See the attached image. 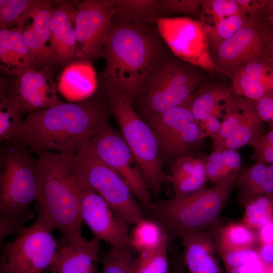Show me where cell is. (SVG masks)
<instances>
[{
    "label": "cell",
    "mask_w": 273,
    "mask_h": 273,
    "mask_svg": "<svg viewBox=\"0 0 273 273\" xmlns=\"http://www.w3.org/2000/svg\"><path fill=\"white\" fill-rule=\"evenodd\" d=\"M261 19L273 26V0H265V5Z\"/></svg>",
    "instance_id": "49"
},
{
    "label": "cell",
    "mask_w": 273,
    "mask_h": 273,
    "mask_svg": "<svg viewBox=\"0 0 273 273\" xmlns=\"http://www.w3.org/2000/svg\"><path fill=\"white\" fill-rule=\"evenodd\" d=\"M1 151L0 173V240L19 234L33 214L30 206L37 202L40 183L37 159L14 140Z\"/></svg>",
    "instance_id": "4"
},
{
    "label": "cell",
    "mask_w": 273,
    "mask_h": 273,
    "mask_svg": "<svg viewBox=\"0 0 273 273\" xmlns=\"http://www.w3.org/2000/svg\"><path fill=\"white\" fill-rule=\"evenodd\" d=\"M257 114L262 122H270L273 118V96L254 101Z\"/></svg>",
    "instance_id": "43"
},
{
    "label": "cell",
    "mask_w": 273,
    "mask_h": 273,
    "mask_svg": "<svg viewBox=\"0 0 273 273\" xmlns=\"http://www.w3.org/2000/svg\"><path fill=\"white\" fill-rule=\"evenodd\" d=\"M256 248L263 262L266 265L273 267V245H258Z\"/></svg>",
    "instance_id": "47"
},
{
    "label": "cell",
    "mask_w": 273,
    "mask_h": 273,
    "mask_svg": "<svg viewBox=\"0 0 273 273\" xmlns=\"http://www.w3.org/2000/svg\"><path fill=\"white\" fill-rule=\"evenodd\" d=\"M78 190L82 222L96 237L112 248L130 246L127 223L97 193L84 181L72 163Z\"/></svg>",
    "instance_id": "15"
},
{
    "label": "cell",
    "mask_w": 273,
    "mask_h": 273,
    "mask_svg": "<svg viewBox=\"0 0 273 273\" xmlns=\"http://www.w3.org/2000/svg\"><path fill=\"white\" fill-rule=\"evenodd\" d=\"M202 0H159L156 18L178 14L200 17Z\"/></svg>",
    "instance_id": "36"
},
{
    "label": "cell",
    "mask_w": 273,
    "mask_h": 273,
    "mask_svg": "<svg viewBox=\"0 0 273 273\" xmlns=\"http://www.w3.org/2000/svg\"><path fill=\"white\" fill-rule=\"evenodd\" d=\"M0 273H12L4 256L2 254L0 259Z\"/></svg>",
    "instance_id": "50"
},
{
    "label": "cell",
    "mask_w": 273,
    "mask_h": 273,
    "mask_svg": "<svg viewBox=\"0 0 273 273\" xmlns=\"http://www.w3.org/2000/svg\"><path fill=\"white\" fill-rule=\"evenodd\" d=\"M218 253L226 270L260 259L256 248L218 250Z\"/></svg>",
    "instance_id": "39"
},
{
    "label": "cell",
    "mask_w": 273,
    "mask_h": 273,
    "mask_svg": "<svg viewBox=\"0 0 273 273\" xmlns=\"http://www.w3.org/2000/svg\"><path fill=\"white\" fill-rule=\"evenodd\" d=\"M57 85L59 93L69 102H78L96 93L98 79L92 64L74 61L65 66Z\"/></svg>",
    "instance_id": "20"
},
{
    "label": "cell",
    "mask_w": 273,
    "mask_h": 273,
    "mask_svg": "<svg viewBox=\"0 0 273 273\" xmlns=\"http://www.w3.org/2000/svg\"><path fill=\"white\" fill-rule=\"evenodd\" d=\"M273 146V129L268 132L262 134L251 146L253 151L262 150Z\"/></svg>",
    "instance_id": "48"
},
{
    "label": "cell",
    "mask_w": 273,
    "mask_h": 273,
    "mask_svg": "<svg viewBox=\"0 0 273 273\" xmlns=\"http://www.w3.org/2000/svg\"><path fill=\"white\" fill-rule=\"evenodd\" d=\"M159 0H114L115 15L141 24L155 23Z\"/></svg>",
    "instance_id": "28"
},
{
    "label": "cell",
    "mask_w": 273,
    "mask_h": 273,
    "mask_svg": "<svg viewBox=\"0 0 273 273\" xmlns=\"http://www.w3.org/2000/svg\"><path fill=\"white\" fill-rule=\"evenodd\" d=\"M167 46L155 23L141 25L114 15L104 47L106 64L97 93L109 98L120 93L133 102L144 79Z\"/></svg>",
    "instance_id": "2"
},
{
    "label": "cell",
    "mask_w": 273,
    "mask_h": 273,
    "mask_svg": "<svg viewBox=\"0 0 273 273\" xmlns=\"http://www.w3.org/2000/svg\"><path fill=\"white\" fill-rule=\"evenodd\" d=\"M173 187V198H182L205 188L208 180L202 161L193 155L180 157L172 162L167 177Z\"/></svg>",
    "instance_id": "21"
},
{
    "label": "cell",
    "mask_w": 273,
    "mask_h": 273,
    "mask_svg": "<svg viewBox=\"0 0 273 273\" xmlns=\"http://www.w3.org/2000/svg\"><path fill=\"white\" fill-rule=\"evenodd\" d=\"M271 57L273 58V45L272 48V51H271Z\"/></svg>",
    "instance_id": "53"
},
{
    "label": "cell",
    "mask_w": 273,
    "mask_h": 273,
    "mask_svg": "<svg viewBox=\"0 0 273 273\" xmlns=\"http://www.w3.org/2000/svg\"><path fill=\"white\" fill-rule=\"evenodd\" d=\"M75 9L72 2L57 1L50 20L51 46L61 66L73 61L76 44Z\"/></svg>",
    "instance_id": "19"
},
{
    "label": "cell",
    "mask_w": 273,
    "mask_h": 273,
    "mask_svg": "<svg viewBox=\"0 0 273 273\" xmlns=\"http://www.w3.org/2000/svg\"><path fill=\"white\" fill-rule=\"evenodd\" d=\"M234 94L256 101L273 96V58L260 57L246 63L230 75Z\"/></svg>",
    "instance_id": "16"
},
{
    "label": "cell",
    "mask_w": 273,
    "mask_h": 273,
    "mask_svg": "<svg viewBox=\"0 0 273 273\" xmlns=\"http://www.w3.org/2000/svg\"><path fill=\"white\" fill-rule=\"evenodd\" d=\"M265 264L261 259L226 270V273H264Z\"/></svg>",
    "instance_id": "44"
},
{
    "label": "cell",
    "mask_w": 273,
    "mask_h": 273,
    "mask_svg": "<svg viewBox=\"0 0 273 273\" xmlns=\"http://www.w3.org/2000/svg\"><path fill=\"white\" fill-rule=\"evenodd\" d=\"M273 26L263 19H250L231 37L211 54L216 68L230 75L243 64L262 57H270Z\"/></svg>",
    "instance_id": "11"
},
{
    "label": "cell",
    "mask_w": 273,
    "mask_h": 273,
    "mask_svg": "<svg viewBox=\"0 0 273 273\" xmlns=\"http://www.w3.org/2000/svg\"><path fill=\"white\" fill-rule=\"evenodd\" d=\"M168 241L166 234L156 222L143 218L130 234V245L138 253L151 252Z\"/></svg>",
    "instance_id": "27"
},
{
    "label": "cell",
    "mask_w": 273,
    "mask_h": 273,
    "mask_svg": "<svg viewBox=\"0 0 273 273\" xmlns=\"http://www.w3.org/2000/svg\"><path fill=\"white\" fill-rule=\"evenodd\" d=\"M154 22L165 43L176 57L199 68L219 71L210 54L201 21L189 17H175L156 18Z\"/></svg>",
    "instance_id": "13"
},
{
    "label": "cell",
    "mask_w": 273,
    "mask_h": 273,
    "mask_svg": "<svg viewBox=\"0 0 273 273\" xmlns=\"http://www.w3.org/2000/svg\"><path fill=\"white\" fill-rule=\"evenodd\" d=\"M190 99V97L184 103L168 109L147 121L156 136L159 148L187 124L195 120Z\"/></svg>",
    "instance_id": "25"
},
{
    "label": "cell",
    "mask_w": 273,
    "mask_h": 273,
    "mask_svg": "<svg viewBox=\"0 0 273 273\" xmlns=\"http://www.w3.org/2000/svg\"><path fill=\"white\" fill-rule=\"evenodd\" d=\"M270 122H271V123H272V125H273V118H272V119H271Z\"/></svg>",
    "instance_id": "54"
},
{
    "label": "cell",
    "mask_w": 273,
    "mask_h": 273,
    "mask_svg": "<svg viewBox=\"0 0 273 273\" xmlns=\"http://www.w3.org/2000/svg\"><path fill=\"white\" fill-rule=\"evenodd\" d=\"M200 142V126L194 120L170 138L160 150L162 156L173 161L185 155H193L192 150Z\"/></svg>",
    "instance_id": "29"
},
{
    "label": "cell",
    "mask_w": 273,
    "mask_h": 273,
    "mask_svg": "<svg viewBox=\"0 0 273 273\" xmlns=\"http://www.w3.org/2000/svg\"><path fill=\"white\" fill-rule=\"evenodd\" d=\"M256 113L254 101L233 93L223 108L221 129L211 138L213 151Z\"/></svg>",
    "instance_id": "24"
},
{
    "label": "cell",
    "mask_w": 273,
    "mask_h": 273,
    "mask_svg": "<svg viewBox=\"0 0 273 273\" xmlns=\"http://www.w3.org/2000/svg\"><path fill=\"white\" fill-rule=\"evenodd\" d=\"M257 245H273V220L268 221L255 230Z\"/></svg>",
    "instance_id": "45"
},
{
    "label": "cell",
    "mask_w": 273,
    "mask_h": 273,
    "mask_svg": "<svg viewBox=\"0 0 273 273\" xmlns=\"http://www.w3.org/2000/svg\"><path fill=\"white\" fill-rule=\"evenodd\" d=\"M167 243L165 242L155 251L139 253L134 273H169Z\"/></svg>",
    "instance_id": "35"
},
{
    "label": "cell",
    "mask_w": 273,
    "mask_h": 273,
    "mask_svg": "<svg viewBox=\"0 0 273 273\" xmlns=\"http://www.w3.org/2000/svg\"><path fill=\"white\" fill-rule=\"evenodd\" d=\"M204 83L199 67L181 60L167 47L147 72L132 103L147 121L185 102Z\"/></svg>",
    "instance_id": "5"
},
{
    "label": "cell",
    "mask_w": 273,
    "mask_h": 273,
    "mask_svg": "<svg viewBox=\"0 0 273 273\" xmlns=\"http://www.w3.org/2000/svg\"><path fill=\"white\" fill-rule=\"evenodd\" d=\"M218 250H233L256 248V232L243 222L217 226L214 230Z\"/></svg>",
    "instance_id": "26"
},
{
    "label": "cell",
    "mask_w": 273,
    "mask_h": 273,
    "mask_svg": "<svg viewBox=\"0 0 273 273\" xmlns=\"http://www.w3.org/2000/svg\"><path fill=\"white\" fill-rule=\"evenodd\" d=\"M88 144L103 162L124 179L138 202L151 209L153 203L149 189L121 133L107 121L99 127Z\"/></svg>",
    "instance_id": "10"
},
{
    "label": "cell",
    "mask_w": 273,
    "mask_h": 273,
    "mask_svg": "<svg viewBox=\"0 0 273 273\" xmlns=\"http://www.w3.org/2000/svg\"><path fill=\"white\" fill-rule=\"evenodd\" d=\"M170 273H188L185 265L181 264L175 265Z\"/></svg>",
    "instance_id": "51"
},
{
    "label": "cell",
    "mask_w": 273,
    "mask_h": 273,
    "mask_svg": "<svg viewBox=\"0 0 273 273\" xmlns=\"http://www.w3.org/2000/svg\"><path fill=\"white\" fill-rule=\"evenodd\" d=\"M136 257L130 246L111 248L103 259L99 273H134Z\"/></svg>",
    "instance_id": "34"
},
{
    "label": "cell",
    "mask_w": 273,
    "mask_h": 273,
    "mask_svg": "<svg viewBox=\"0 0 273 273\" xmlns=\"http://www.w3.org/2000/svg\"><path fill=\"white\" fill-rule=\"evenodd\" d=\"M111 113L109 98L97 93L78 102H61L27 114L16 141L30 152L76 155Z\"/></svg>",
    "instance_id": "1"
},
{
    "label": "cell",
    "mask_w": 273,
    "mask_h": 273,
    "mask_svg": "<svg viewBox=\"0 0 273 273\" xmlns=\"http://www.w3.org/2000/svg\"><path fill=\"white\" fill-rule=\"evenodd\" d=\"M219 118L215 115L211 114L203 122L199 124L201 141L208 136L212 138L218 133L222 122Z\"/></svg>",
    "instance_id": "42"
},
{
    "label": "cell",
    "mask_w": 273,
    "mask_h": 273,
    "mask_svg": "<svg viewBox=\"0 0 273 273\" xmlns=\"http://www.w3.org/2000/svg\"><path fill=\"white\" fill-rule=\"evenodd\" d=\"M214 230L180 237L188 273H222Z\"/></svg>",
    "instance_id": "18"
},
{
    "label": "cell",
    "mask_w": 273,
    "mask_h": 273,
    "mask_svg": "<svg viewBox=\"0 0 273 273\" xmlns=\"http://www.w3.org/2000/svg\"><path fill=\"white\" fill-rule=\"evenodd\" d=\"M56 69L34 66L18 75L1 78V95L12 99L24 115L57 105L62 102L54 79Z\"/></svg>",
    "instance_id": "14"
},
{
    "label": "cell",
    "mask_w": 273,
    "mask_h": 273,
    "mask_svg": "<svg viewBox=\"0 0 273 273\" xmlns=\"http://www.w3.org/2000/svg\"><path fill=\"white\" fill-rule=\"evenodd\" d=\"M1 68L6 77L19 75L23 71L13 51L9 29H0Z\"/></svg>",
    "instance_id": "37"
},
{
    "label": "cell",
    "mask_w": 273,
    "mask_h": 273,
    "mask_svg": "<svg viewBox=\"0 0 273 273\" xmlns=\"http://www.w3.org/2000/svg\"><path fill=\"white\" fill-rule=\"evenodd\" d=\"M75 6L76 44L73 61L92 64L104 58L106 37L115 14L114 0H85Z\"/></svg>",
    "instance_id": "12"
},
{
    "label": "cell",
    "mask_w": 273,
    "mask_h": 273,
    "mask_svg": "<svg viewBox=\"0 0 273 273\" xmlns=\"http://www.w3.org/2000/svg\"><path fill=\"white\" fill-rule=\"evenodd\" d=\"M243 206L242 222L253 230L273 220V193L257 196Z\"/></svg>",
    "instance_id": "33"
},
{
    "label": "cell",
    "mask_w": 273,
    "mask_h": 273,
    "mask_svg": "<svg viewBox=\"0 0 273 273\" xmlns=\"http://www.w3.org/2000/svg\"><path fill=\"white\" fill-rule=\"evenodd\" d=\"M54 230L38 213L35 221L14 241L3 245L2 254L12 273H43L49 269L59 247Z\"/></svg>",
    "instance_id": "9"
},
{
    "label": "cell",
    "mask_w": 273,
    "mask_h": 273,
    "mask_svg": "<svg viewBox=\"0 0 273 273\" xmlns=\"http://www.w3.org/2000/svg\"><path fill=\"white\" fill-rule=\"evenodd\" d=\"M239 173L188 196L153 203L151 209L179 238L187 234L214 230L236 187Z\"/></svg>",
    "instance_id": "6"
},
{
    "label": "cell",
    "mask_w": 273,
    "mask_h": 273,
    "mask_svg": "<svg viewBox=\"0 0 273 273\" xmlns=\"http://www.w3.org/2000/svg\"><path fill=\"white\" fill-rule=\"evenodd\" d=\"M42 0H0V29L22 27Z\"/></svg>",
    "instance_id": "30"
},
{
    "label": "cell",
    "mask_w": 273,
    "mask_h": 273,
    "mask_svg": "<svg viewBox=\"0 0 273 273\" xmlns=\"http://www.w3.org/2000/svg\"><path fill=\"white\" fill-rule=\"evenodd\" d=\"M241 12L216 22L204 23L211 54L223 41L231 37L250 19Z\"/></svg>",
    "instance_id": "31"
},
{
    "label": "cell",
    "mask_w": 273,
    "mask_h": 273,
    "mask_svg": "<svg viewBox=\"0 0 273 273\" xmlns=\"http://www.w3.org/2000/svg\"><path fill=\"white\" fill-rule=\"evenodd\" d=\"M243 13L251 19H260L262 16L265 0H236Z\"/></svg>",
    "instance_id": "41"
},
{
    "label": "cell",
    "mask_w": 273,
    "mask_h": 273,
    "mask_svg": "<svg viewBox=\"0 0 273 273\" xmlns=\"http://www.w3.org/2000/svg\"><path fill=\"white\" fill-rule=\"evenodd\" d=\"M49 268L52 273H97L100 240L84 237L68 244H59Z\"/></svg>",
    "instance_id": "17"
},
{
    "label": "cell",
    "mask_w": 273,
    "mask_h": 273,
    "mask_svg": "<svg viewBox=\"0 0 273 273\" xmlns=\"http://www.w3.org/2000/svg\"><path fill=\"white\" fill-rule=\"evenodd\" d=\"M109 99L111 113L141 169L149 191L159 193L165 175L162 155L154 131L125 95L117 93Z\"/></svg>",
    "instance_id": "7"
},
{
    "label": "cell",
    "mask_w": 273,
    "mask_h": 273,
    "mask_svg": "<svg viewBox=\"0 0 273 273\" xmlns=\"http://www.w3.org/2000/svg\"><path fill=\"white\" fill-rule=\"evenodd\" d=\"M232 87L204 83L190 97V107L199 124L210 115L222 117L224 107L233 94Z\"/></svg>",
    "instance_id": "22"
},
{
    "label": "cell",
    "mask_w": 273,
    "mask_h": 273,
    "mask_svg": "<svg viewBox=\"0 0 273 273\" xmlns=\"http://www.w3.org/2000/svg\"><path fill=\"white\" fill-rule=\"evenodd\" d=\"M264 273H273V267L265 265Z\"/></svg>",
    "instance_id": "52"
},
{
    "label": "cell",
    "mask_w": 273,
    "mask_h": 273,
    "mask_svg": "<svg viewBox=\"0 0 273 273\" xmlns=\"http://www.w3.org/2000/svg\"><path fill=\"white\" fill-rule=\"evenodd\" d=\"M23 113L19 106L9 97L0 96V141L16 140L22 124Z\"/></svg>",
    "instance_id": "32"
},
{
    "label": "cell",
    "mask_w": 273,
    "mask_h": 273,
    "mask_svg": "<svg viewBox=\"0 0 273 273\" xmlns=\"http://www.w3.org/2000/svg\"><path fill=\"white\" fill-rule=\"evenodd\" d=\"M10 29L12 48L23 70L35 66L33 57L23 39L22 28L15 27Z\"/></svg>",
    "instance_id": "40"
},
{
    "label": "cell",
    "mask_w": 273,
    "mask_h": 273,
    "mask_svg": "<svg viewBox=\"0 0 273 273\" xmlns=\"http://www.w3.org/2000/svg\"><path fill=\"white\" fill-rule=\"evenodd\" d=\"M236 187L238 199L243 205L257 196L273 193V164L255 163L239 173Z\"/></svg>",
    "instance_id": "23"
},
{
    "label": "cell",
    "mask_w": 273,
    "mask_h": 273,
    "mask_svg": "<svg viewBox=\"0 0 273 273\" xmlns=\"http://www.w3.org/2000/svg\"><path fill=\"white\" fill-rule=\"evenodd\" d=\"M72 159L78 175L126 223L135 224L144 218L140 203L126 181L103 162L88 144Z\"/></svg>",
    "instance_id": "8"
},
{
    "label": "cell",
    "mask_w": 273,
    "mask_h": 273,
    "mask_svg": "<svg viewBox=\"0 0 273 273\" xmlns=\"http://www.w3.org/2000/svg\"><path fill=\"white\" fill-rule=\"evenodd\" d=\"M241 12L236 0H202L200 18L207 16L214 22Z\"/></svg>",
    "instance_id": "38"
},
{
    "label": "cell",
    "mask_w": 273,
    "mask_h": 273,
    "mask_svg": "<svg viewBox=\"0 0 273 273\" xmlns=\"http://www.w3.org/2000/svg\"><path fill=\"white\" fill-rule=\"evenodd\" d=\"M251 159L255 163L273 164V146L253 151Z\"/></svg>",
    "instance_id": "46"
},
{
    "label": "cell",
    "mask_w": 273,
    "mask_h": 273,
    "mask_svg": "<svg viewBox=\"0 0 273 273\" xmlns=\"http://www.w3.org/2000/svg\"><path fill=\"white\" fill-rule=\"evenodd\" d=\"M37 154L40 183L37 201L42 214L54 230L61 234L60 244H68L84 237L78 190L71 155L53 152Z\"/></svg>",
    "instance_id": "3"
}]
</instances>
